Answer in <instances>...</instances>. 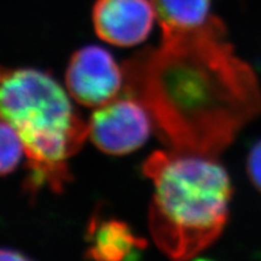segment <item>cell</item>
Instances as JSON below:
<instances>
[{"mask_svg":"<svg viewBox=\"0 0 261 261\" xmlns=\"http://www.w3.org/2000/svg\"><path fill=\"white\" fill-rule=\"evenodd\" d=\"M0 112L23 144L29 171L25 190L33 195L47 185L54 192L63 191L71 178L68 160L89 137V122L63 89L44 71L3 69Z\"/></svg>","mask_w":261,"mask_h":261,"instance_id":"cell-3","label":"cell"},{"mask_svg":"<svg viewBox=\"0 0 261 261\" xmlns=\"http://www.w3.org/2000/svg\"><path fill=\"white\" fill-rule=\"evenodd\" d=\"M162 33L189 31L211 17V0H150Z\"/></svg>","mask_w":261,"mask_h":261,"instance_id":"cell-8","label":"cell"},{"mask_svg":"<svg viewBox=\"0 0 261 261\" xmlns=\"http://www.w3.org/2000/svg\"><path fill=\"white\" fill-rule=\"evenodd\" d=\"M91 246L86 256L94 260L117 261L123 260L146 246L143 240L130 231L123 221L109 219L92 221L89 228Z\"/></svg>","mask_w":261,"mask_h":261,"instance_id":"cell-7","label":"cell"},{"mask_svg":"<svg viewBox=\"0 0 261 261\" xmlns=\"http://www.w3.org/2000/svg\"><path fill=\"white\" fill-rule=\"evenodd\" d=\"M0 172L3 175H6L17 167L22 152L24 154V149L18 133L4 120H2L0 126Z\"/></svg>","mask_w":261,"mask_h":261,"instance_id":"cell-9","label":"cell"},{"mask_svg":"<svg viewBox=\"0 0 261 261\" xmlns=\"http://www.w3.org/2000/svg\"><path fill=\"white\" fill-rule=\"evenodd\" d=\"M154 184L149 207L150 234L174 260L200 255L226 225L232 189L223 166L208 156L155 151L143 165Z\"/></svg>","mask_w":261,"mask_h":261,"instance_id":"cell-2","label":"cell"},{"mask_svg":"<svg viewBox=\"0 0 261 261\" xmlns=\"http://www.w3.org/2000/svg\"><path fill=\"white\" fill-rule=\"evenodd\" d=\"M151 126L142 104L128 96L116 97L96 108L89 120V137L106 154L125 155L144 144Z\"/></svg>","mask_w":261,"mask_h":261,"instance_id":"cell-4","label":"cell"},{"mask_svg":"<svg viewBox=\"0 0 261 261\" xmlns=\"http://www.w3.org/2000/svg\"><path fill=\"white\" fill-rule=\"evenodd\" d=\"M2 259L3 260H12V259H16V260H21L22 256L19 255V254H14V253H10L8 250H3V254H2Z\"/></svg>","mask_w":261,"mask_h":261,"instance_id":"cell-11","label":"cell"},{"mask_svg":"<svg viewBox=\"0 0 261 261\" xmlns=\"http://www.w3.org/2000/svg\"><path fill=\"white\" fill-rule=\"evenodd\" d=\"M155 11L150 0H96V34L116 46H135L148 37Z\"/></svg>","mask_w":261,"mask_h":261,"instance_id":"cell-6","label":"cell"},{"mask_svg":"<svg viewBox=\"0 0 261 261\" xmlns=\"http://www.w3.org/2000/svg\"><path fill=\"white\" fill-rule=\"evenodd\" d=\"M121 69L126 94L173 151L217 158L261 113L256 75L213 15L197 28L162 33L159 46L138 51Z\"/></svg>","mask_w":261,"mask_h":261,"instance_id":"cell-1","label":"cell"},{"mask_svg":"<svg viewBox=\"0 0 261 261\" xmlns=\"http://www.w3.org/2000/svg\"><path fill=\"white\" fill-rule=\"evenodd\" d=\"M247 172L252 184L261 192V140L253 146L248 155Z\"/></svg>","mask_w":261,"mask_h":261,"instance_id":"cell-10","label":"cell"},{"mask_svg":"<svg viewBox=\"0 0 261 261\" xmlns=\"http://www.w3.org/2000/svg\"><path fill=\"white\" fill-rule=\"evenodd\" d=\"M123 84L121 67L109 52L99 46L80 48L71 56L65 85L81 106L99 108L116 98Z\"/></svg>","mask_w":261,"mask_h":261,"instance_id":"cell-5","label":"cell"}]
</instances>
